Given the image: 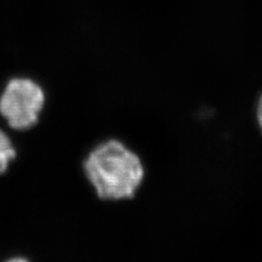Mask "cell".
Listing matches in <instances>:
<instances>
[{
  "mask_svg": "<svg viewBox=\"0 0 262 262\" xmlns=\"http://www.w3.org/2000/svg\"><path fill=\"white\" fill-rule=\"evenodd\" d=\"M6 262H29L27 259L24 258H20V257H15V258H12V259H9L7 260Z\"/></svg>",
  "mask_w": 262,
  "mask_h": 262,
  "instance_id": "cell-5",
  "label": "cell"
},
{
  "mask_svg": "<svg viewBox=\"0 0 262 262\" xmlns=\"http://www.w3.org/2000/svg\"><path fill=\"white\" fill-rule=\"evenodd\" d=\"M82 167L88 182L102 200L134 198L145 176L140 157L117 139L94 146Z\"/></svg>",
  "mask_w": 262,
  "mask_h": 262,
  "instance_id": "cell-1",
  "label": "cell"
},
{
  "mask_svg": "<svg viewBox=\"0 0 262 262\" xmlns=\"http://www.w3.org/2000/svg\"><path fill=\"white\" fill-rule=\"evenodd\" d=\"M45 105V93L35 81L12 79L0 98V113L14 130L34 127Z\"/></svg>",
  "mask_w": 262,
  "mask_h": 262,
  "instance_id": "cell-2",
  "label": "cell"
},
{
  "mask_svg": "<svg viewBox=\"0 0 262 262\" xmlns=\"http://www.w3.org/2000/svg\"><path fill=\"white\" fill-rule=\"evenodd\" d=\"M15 157L16 152L10 138L0 129V175L6 173Z\"/></svg>",
  "mask_w": 262,
  "mask_h": 262,
  "instance_id": "cell-3",
  "label": "cell"
},
{
  "mask_svg": "<svg viewBox=\"0 0 262 262\" xmlns=\"http://www.w3.org/2000/svg\"><path fill=\"white\" fill-rule=\"evenodd\" d=\"M257 119H258V124L260 126V129L262 131V95L260 97V100L258 102V106H257Z\"/></svg>",
  "mask_w": 262,
  "mask_h": 262,
  "instance_id": "cell-4",
  "label": "cell"
}]
</instances>
